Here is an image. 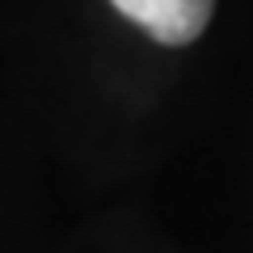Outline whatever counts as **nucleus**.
Instances as JSON below:
<instances>
[{"label":"nucleus","mask_w":253,"mask_h":253,"mask_svg":"<svg viewBox=\"0 0 253 253\" xmlns=\"http://www.w3.org/2000/svg\"><path fill=\"white\" fill-rule=\"evenodd\" d=\"M126 21L165 46H186L207 30L215 0H110Z\"/></svg>","instance_id":"obj_1"}]
</instances>
